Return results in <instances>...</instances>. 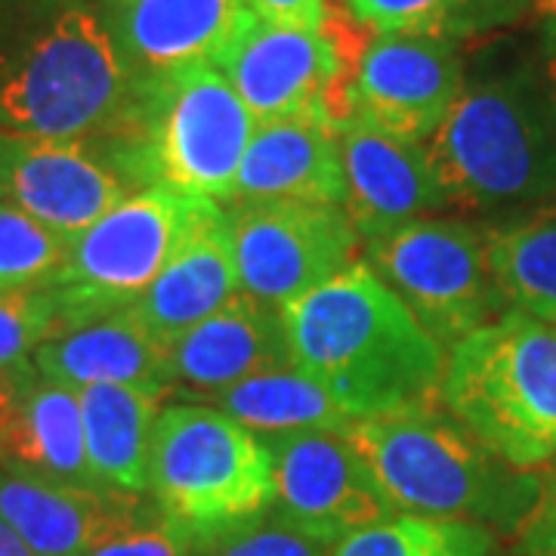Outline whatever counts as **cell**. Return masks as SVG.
Returning a JSON list of instances; mask_svg holds the SVG:
<instances>
[{
	"instance_id": "cell-29",
	"label": "cell",
	"mask_w": 556,
	"mask_h": 556,
	"mask_svg": "<svg viewBox=\"0 0 556 556\" xmlns=\"http://www.w3.org/2000/svg\"><path fill=\"white\" fill-rule=\"evenodd\" d=\"M189 541L192 556H331L334 551V544L298 529L276 507Z\"/></svg>"
},
{
	"instance_id": "cell-26",
	"label": "cell",
	"mask_w": 556,
	"mask_h": 556,
	"mask_svg": "<svg viewBox=\"0 0 556 556\" xmlns=\"http://www.w3.org/2000/svg\"><path fill=\"white\" fill-rule=\"evenodd\" d=\"M343 10L375 35L464 40L517 22L532 0H343Z\"/></svg>"
},
{
	"instance_id": "cell-27",
	"label": "cell",
	"mask_w": 556,
	"mask_h": 556,
	"mask_svg": "<svg viewBox=\"0 0 556 556\" xmlns=\"http://www.w3.org/2000/svg\"><path fill=\"white\" fill-rule=\"evenodd\" d=\"M495 535L479 522L387 517L340 538L331 556H492Z\"/></svg>"
},
{
	"instance_id": "cell-30",
	"label": "cell",
	"mask_w": 556,
	"mask_h": 556,
	"mask_svg": "<svg viewBox=\"0 0 556 556\" xmlns=\"http://www.w3.org/2000/svg\"><path fill=\"white\" fill-rule=\"evenodd\" d=\"M60 331L47 294L35 291H0V365L31 368L35 350Z\"/></svg>"
},
{
	"instance_id": "cell-14",
	"label": "cell",
	"mask_w": 556,
	"mask_h": 556,
	"mask_svg": "<svg viewBox=\"0 0 556 556\" xmlns=\"http://www.w3.org/2000/svg\"><path fill=\"white\" fill-rule=\"evenodd\" d=\"M217 68L257 124L285 118L331 124L328 90L338 80L340 62L325 31L288 28L251 16L217 60Z\"/></svg>"
},
{
	"instance_id": "cell-4",
	"label": "cell",
	"mask_w": 556,
	"mask_h": 556,
	"mask_svg": "<svg viewBox=\"0 0 556 556\" xmlns=\"http://www.w3.org/2000/svg\"><path fill=\"white\" fill-rule=\"evenodd\" d=\"M427 152L448 207L529 214L556 204V87L547 68L517 65L464 84Z\"/></svg>"
},
{
	"instance_id": "cell-7",
	"label": "cell",
	"mask_w": 556,
	"mask_h": 556,
	"mask_svg": "<svg viewBox=\"0 0 556 556\" xmlns=\"http://www.w3.org/2000/svg\"><path fill=\"white\" fill-rule=\"evenodd\" d=\"M149 497L189 538L273 507L266 439L201 402L164 405L149 448Z\"/></svg>"
},
{
	"instance_id": "cell-22",
	"label": "cell",
	"mask_w": 556,
	"mask_h": 556,
	"mask_svg": "<svg viewBox=\"0 0 556 556\" xmlns=\"http://www.w3.org/2000/svg\"><path fill=\"white\" fill-rule=\"evenodd\" d=\"M0 457L80 489H105L93 477L84 442L78 390L38 375L22 383L20 408L0 439Z\"/></svg>"
},
{
	"instance_id": "cell-3",
	"label": "cell",
	"mask_w": 556,
	"mask_h": 556,
	"mask_svg": "<svg viewBox=\"0 0 556 556\" xmlns=\"http://www.w3.org/2000/svg\"><path fill=\"white\" fill-rule=\"evenodd\" d=\"M346 437L393 517L457 519L517 532L541 492V473L510 467L489 452L442 408V399L353 420Z\"/></svg>"
},
{
	"instance_id": "cell-17",
	"label": "cell",
	"mask_w": 556,
	"mask_h": 556,
	"mask_svg": "<svg viewBox=\"0 0 556 556\" xmlns=\"http://www.w3.org/2000/svg\"><path fill=\"white\" fill-rule=\"evenodd\" d=\"M278 365H294L281 309L244 291L164 343L167 393L189 402H204Z\"/></svg>"
},
{
	"instance_id": "cell-37",
	"label": "cell",
	"mask_w": 556,
	"mask_h": 556,
	"mask_svg": "<svg viewBox=\"0 0 556 556\" xmlns=\"http://www.w3.org/2000/svg\"><path fill=\"white\" fill-rule=\"evenodd\" d=\"M532 10H535V16H541L544 22L556 20V0H532Z\"/></svg>"
},
{
	"instance_id": "cell-25",
	"label": "cell",
	"mask_w": 556,
	"mask_h": 556,
	"mask_svg": "<svg viewBox=\"0 0 556 556\" xmlns=\"http://www.w3.org/2000/svg\"><path fill=\"white\" fill-rule=\"evenodd\" d=\"M485 257L510 309L556 325V204L485 229Z\"/></svg>"
},
{
	"instance_id": "cell-36",
	"label": "cell",
	"mask_w": 556,
	"mask_h": 556,
	"mask_svg": "<svg viewBox=\"0 0 556 556\" xmlns=\"http://www.w3.org/2000/svg\"><path fill=\"white\" fill-rule=\"evenodd\" d=\"M544 50H547V75L554 80L556 87V20L544 22Z\"/></svg>"
},
{
	"instance_id": "cell-21",
	"label": "cell",
	"mask_w": 556,
	"mask_h": 556,
	"mask_svg": "<svg viewBox=\"0 0 556 556\" xmlns=\"http://www.w3.org/2000/svg\"><path fill=\"white\" fill-rule=\"evenodd\" d=\"M241 291L229 219L201 232L174 263L161 273L134 306H127L139 325L159 340L161 346L199 325L201 318L217 313Z\"/></svg>"
},
{
	"instance_id": "cell-31",
	"label": "cell",
	"mask_w": 556,
	"mask_h": 556,
	"mask_svg": "<svg viewBox=\"0 0 556 556\" xmlns=\"http://www.w3.org/2000/svg\"><path fill=\"white\" fill-rule=\"evenodd\" d=\"M80 556H192V541L155 510L105 535Z\"/></svg>"
},
{
	"instance_id": "cell-34",
	"label": "cell",
	"mask_w": 556,
	"mask_h": 556,
	"mask_svg": "<svg viewBox=\"0 0 556 556\" xmlns=\"http://www.w3.org/2000/svg\"><path fill=\"white\" fill-rule=\"evenodd\" d=\"M31 371H35V365H31V368H22V371H13V368H3V365H0V439H3L7 427H10L13 417H16L22 383H25V378H28Z\"/></svg>"
},
{
	"instance_id": "cell-5",
	"label": "cell",
	"mask_w": 556,
	"mask_h": 556,
	"mask_svg": "<svg viewBox=\"0 0 556 556\" xmlns=\"http://www.w3.org/2000/svg\"><path fill=\"white\" fill-rule=\"evenodd\" d=\"M439 396L510 467L556 460V325L501 313L448 350Z\"/></svg>"
},
{
	"instance_id": "cell-19",
	"label": "cell",
	"mask_w": 556,
	"mask_h": 556,
	"mask_svg": "<svg viewBox=\"0 0 556 556\" xmlns=\"http://www.w3.org/2000/svg\"><path fill=\"white\" fill-rule=\"evenodd\" d=\"M343 192L338 130L328 121L285 118L257 124L226 204H343Z\"/></svg>"
},
{
	"instance_id": "cell-18",
	"label": "cell",
	"mask_w": 556,
	"mask_h": 556,
	"mask_svg": "<svg viewBox=\"0 0 556 556\" xmlns=\"http://www.w3.org/2000/svg\"><path fill=\"white\" fill-rule=\"evenodd\" d=\"M100 10L142 80L217 65L254 16L248 0H100Z\"/></svg>"
},
{
	"instance_id": "cell-20",
	"label": "cell",
	"mask_w": 556,
	"mask_h": 556,
	"mask_svg": "<svg viewBox=\"0 0 556 556\" xmlns=\"http://www.w3.org/2000/svg\"><path fill=\"white\" fill-rule=\"evenodd\" d=\"M31 362L38 375L72 390L124 383L167 396L164 346L130 309L62 328L60 334L40 343Z\"/></svg>"
},
{
	"instance_id": "cell-13",
	"label": "cell",
	"mask_w": 556,
	"mask_h": 556,
	"mask_svg": "<svg viewBox=\"0 0 556 556\" xmlns=\"http://www.w3.org/2000/svg\"><path fill=\"white\" fill-rule=\"evenodd\" d=\"M273 455V507L328 544L393 517L346 433L306 430L266 437Z\"/></svg>"
},
{
	"instance_id": "cell-28",
	"label": "cell",
	"mask_w": 556,
	"mask_h": 556,
	"mask_svg": "<svg viewBox=\"0 0 556 556\" xmlns=\"http://www.w3.org/2000/svg\"><path fill=\"white\" fill-rule=\"evenodd\" d=\"M65 239L47 223L0 204V291L50 285L65 257Z\"/></svg>"
},
{
	"instance_id": "cell-9",
	"label": "cell",
	"mask_w": 556,
	"mask_h": 556,
	"mask_svg": "<svg viewBox=\"0 0 556 556\" xmlns=\"http://www.w3.org/2000/svg\"><path fill=\"white\" fill-rule=\"evenodd\" d=\"M365 263L396 294L442 350L507 313L485 257V229L424 217L365 241Z\"/></svg>"
},
{
	"instance_id": "cell-35",
	"label": "cell",
	"mask_w": 556,
	"mask_h": 556,
	"mask_svg": "<svg viewBox=\"0 0 556 556\" xmlns=\"http://www.w3.org/2000/svg\"><path fill=\"white\" fill-rule=\"evenodd\" d=\"M0 556H38L13 529L0 522Z\"/></svg>"
},
{
	"instance_id": "cell-23",
	"label": "cell",
	"mask_w": 556,
	"mask_h": 556,
	"mask_svg": "<svg viewBox=\"0 0 556 556\" xmlns=\"http://www.w3.org/2000/svg\"><path fill=\"white\" fill-rule=\"evenodd\" d=\"M78 399L93 477L105 489L149 495V448L164 396L124 383H100L78 390Z\"/></svg>"
},
{
	"instance_id": "cell-1",
	"label": "cell",
	"mask_w": 556,
	"mask_h": 556,
	"mask_svg": "<svg viewBox=\"0 0 556 556\" xmlns=\"http://www.w3.org/2000/svg\"><path fill=\"white\" fill-rule=\"evenodd\" d=\"M146 93L97 0H0V134L139 139Z\"/></svg>"
},
{
	"instance_id": "cell-15",
	"label": "cell",
	"mask_w": 556,
	"mask_h": 556,
	"mask_svg": "<svg viewBox=\"0 0 556 556\" xmlns=\"http://www.w3.org/2000/svg\"><path fill=\"white\" fill-rule=\"evenodd\" d=\"M343 211L358 239L375 241L393 229L448 211L427 142L390 137L365 124H340Z\"/></svg>"
},
{
	"instance_id": "cell-16",
	"label": "cell",
	"mask_w": 556,
	"mask_h": 556,
	"mask_svg": "<svg viewBox=\"0 0 556 556\" xmlns=\"http://www.w3.org/2000/svg\"><path fill=\"white\" fill-rule=\"evenodd\" d=\"M155 510L152 497L80 489L0 457V522L38 556H80Z\"/></svg>"
},
{
	"instance_id": "cell-32",
	"label": "cell",
	"mask_w": 556,
	"mask_h": 556,
	"mask_svg": "<svg viewBox=\"0 0 556 556\" xmlns=\"http://www.w3.org/2000/svg\"><path fill=\"white\" fill-rule=\"evenodd\" d=\"M517 541L522 556H556V460L541 473V492L517 529Z\"/></svg>"
},
{
	"instance_id": "cell-12",
	"label": "cell",
	"mask_w": 556,
	"mask_h": 556,
	"mask_svg": "<svg viewBox=\"0 0 556 556\" xmlns=\"http://www.w3.org/2000/svg\"><path fill=\"white\" fill-rule=\"evenodd\" d=\"M460 90L464 62L455 40L375 35L346 90L340 124L353 121L390 137L427 142L455 109Z\"/></svg>"
},
{
	"instance_id": "cell-8",
	"label": "cell",
	"mask_w": 556,
	"mask_h": 556,
	"mask_svg": "<svg viewBox=\"0 0 556 556\" xmlns=\"http://www.w3.org/2000/svg\"><path fill=\"white\" fill-rule=\"evenodd\" d=\"M142 155L152 186L186 195L232 199L241 159L257 118L217 65L201 62L174 75L146 80Z\"/></svg>"
},
{
	"instance_id": "cell-10",
	"label": "cell",
	"mask_w": 556,
	"mask_h": 556,
	"mask_svg": "<svg viewBox=\"0 0 556 556\" xmlns=\"http://www.w3.org/2000/svg\"><path fill=\"white\" fill-rule=\"evenodd\" d=\"M152 186L139 139H38L0 134V204L80 232Z\"/></svg>"
},
{
	"instance_id": "cell-2",
	"label": "cell",
	"mask_w": 556,
	"mask_h": 556,
	"mask_svg": "<svg viewBox=\"0 0 556 556\" xmlns=\"http://www.w3.org/2000/svg\"><path fill=\"white\" fill-rule=\"evenodd\" d=\"M281 321L294 368L353 420L442 399L448 353L365 260L285 303Z\"/></svg>"
},
{
	"instance_id": "cell-6",
	"label": "cell",
	"mask_w": 556,
	"mask_h": 556,
	"mask_svg": "<svg viewBox=\"0 0 556 556\" xmlns=\"http://www.w3.org/2000/svg\"><path fill=\"white\" fill-rule=\"evenodd\" d=\"M223 217L226 207L219 201L170 186H146L97 223L72 232L56 276L40 288L60 331L134 306L179 251Z\"/></svg>"
},
{
	"instance_id": "cell-38",
	"label": "cell",
	"mask_w": 556,
	"mask_h": 556,
	"mask_svg": "<svg viewBox=\"0 0 556 556\" xmlns=\"http://www.w3.org/2000/svg\"><path fill=\"white\" fill-rule=\"evenodd\" d=\"M328 7H343V0H328Z\"/></svg>"
},
{
	"instance_id": "cell-11",
	"label": "cell",
	"mask_w": 556,
	"mask_h": 556,
	"mask_svg": "<svg viewBox=\"0 0 556 556\" xmlns=\"http://www.w3.org/2000/svg\"><path fill=\"white\" fill-rule=\"evenodd\" d=\"M244 294L285 306L346 273L358 232L340 204L254 201L226 207Z\"/></svg>"
},
{
	"instance_id": "cell-33",
	"label": "cell",
	"mask_w": 556,
	"mask_h": 556,
	"mask_svg": "<svg viewBox=\"0 0 556 556\" xmlns=\"http://www.w3.org/2000/svg\"><path fill=\"white\" fill-rule=\"evenodd\" d=\"M251 13L273 25L321 31L328 16V0H248Z\"/></svg>"
},
{
	"instance_id": "cell-24",
	"label": "cell",
	"mask_w": 556,
	"mask_h": 556,
	"mask_svg": "<svg viewBox=\"0 0 556 556\" xmlns=\"http://www.w3.org/2000/svg\"><path fill=\"white\" fill-rule=\"evenodd\" d=\"M201 405L217 408L263 439L306 430L346 433L353 427V417L294 365L266 368L223 393L207 396Z\"/></svg>"
}]
</instances>
